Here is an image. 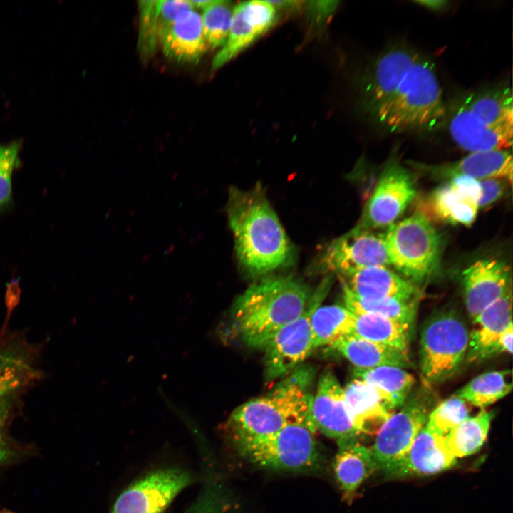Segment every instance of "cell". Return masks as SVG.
<instances>
[{
    "mask_svg": "<svg viewBox=\"0 0 513 513\" xmlns=\"http://www.w3.org/2000/svg\"><path fill=\"white\" fill-rule=\"evenodd\" d=\"M227 216L240 266L260 276L293 262V247L259 183L229 190Z\"/></svg>",
    "mask_w": 513,
    "mask_h": 513,
    "instance_id": "cell-1",
    "label": "cell"
},
{
    "mask_svg": "<svg viewBox=\"0 0 513 513\" xmlns=\"http://www.w3.org/2000/svg\"><path fill=\"white\" fill-rule=\"evenodd\" d=\"M311 295L309 288L292 276L263 279L234 302V329L247 346L263 350L278 331L303 313Z\"/></svg>",
    "mask_w": 513,
    "mask_h": 513,
    "instance_id": "cell-2",
    "label": "cell"
},
{
    "mask_svg": "<svg viewBox=\"0 0 513 513\" xmlns=\"http://www.w3.org/2000/svg\"><path fill=\"white\" fill-rule=\"evenodd\" d=\"M314 377L311 368L299 366L266 395L235 408L227 425L232 440L268 436L293 423L315 428L311 415Z\"/></svg>",
    "mask_w": 513,
    "mask_h": 513,
    "instance_id": "cell-3",
    "label": "cell"
},
{
    "mask_svg": "<svg viewBox=\"0 0 513 513\" xmlns=\"http://www.w3.org/2000/svg\"><path fill=\"white\" fill-rule=\"evenodd\" d=\"M375 114L393 133L430 131L437 128L445 119L446 108L432 64L420 56L393 96Z\"/></svg>",
    "mask_w": 513,
    "mask_h": 513,
    "instance_id": "cell-4",
    "label": "cell"
},
{
    "mask_svg": "<svg viewBox=\"0 0 513 513\" xmlns=\"http://www.w3.org/2000/svg\"><path fill=\"white\" fill-rule=\"evenodd\" d=\"M385 240L390 265L406 280L418 285L437 272L441 239L424 213L415 212L389 226Z\"/></svg>",
    "mask_w": 513,
    "mask_h": 513,
    "instance_id": "cell-5",
    "label": "cell"
},
{
    "mask_svg": "<svg viewBox=\"0 0 513 513\" xmlns=\"http://www.w3.org/2000/svg\"><path fill=\"white\" fill-rule=\"evenodd\" d=\"M316 428L310 424H291L262 437L234 442L239 454L252 463L286 472L318 470L322 457L315 439Z\"/></svg>",
    "mask_w": 513,
    "mask_h": 513,
    "instance_id": "cell-6",
    "label": "cell"
},
{
    "mask_svg": "<svg viewBox=\"0 0 513 513\" xmlns=\"http://www.w3.org/2000/svg\"><path fill=\"white\" fill-rule=\"evenodd\" d=\"M470 331L455 309H443L423 324L420 367L424 379L438 383L454 376L466 361Z\"/></svg>",
    "mask_w": 513,
    "mask_h": 513,
    "instance_id": "cell-7",
    "label": "cell"
},
{
    "mask_svg": "<svg viewBox=\"0 0 513 513\" xmlns=\"http://www.w3.org/2000/svg\"><path fill=\"white\" fill-rule=\"evenodd\" d=\"M328 275L311 295L303 313L278 331L263 348L265 376L276 380L289 375L314 351L311 318L331 286Z\"/></svg>",
    "mask_w": 513,
    "mask_h": 513,
    "instance_id": "cell-8",
    "label": "cell"
},
{
    "mask_svg": "<svg viewBox=\"0 0 513 513\" xmlns=\"http://www.w3.org/2000/svg\"><path fill=\"white\" fill-rule=\"evenodd\" d=\"M390 265L385 234L358 224L327 244L312 268L316 273L341 276Z\"/></svg>",
    "mask_w": 513,
    "mask_h": 513,
    "instance_id": "cell-9",
    "label": "cell"
},
{
    "mask_svg": "<svg viewBox=\"0 0 513 513\" xmlns=\"http://www.w3.org/2000/svg\"><path fill=\"white\" fill-rule=\"evenodd\" d=\"M192 481L191 473L183 469L155 470L123 491L110 513H162Z\"/></svg>",
    "mask_w": 513,
    "mask_h": 513,
    "instance_id": "cell-10",
    "label": "cell"
},
{
    "mask_svg": "<svg viewBox=\"0 0 513 513\" xmlns=\"http://www.w3.org/2000/svg\"><path fill=\"white\" fill-rule=\"evenodd\" d=\"M428 407L426 396L415 395L380 426L370 447L378 468L383 470L409 448L427 423Z\"/></svg>",
    "mask_w": 513,
    "mask_h": 513,
    "instance_id": "cell-11",
    "label": "cell"
},
{
    "mask_svg": "<svg viewBox=\"0 0 513 513\" xmlns=\"http://www.w3.org/2000/svg\"><path fill=\"white\" fill-rule=\"evenodd\" d=\"M415 195L410 172L398 160H391L383 170L358 224L375 230L390 226Z\"/></svg>",
    "mask_w": 513,
    "mask_h": 513,
    "instance_id": "cell-12",
    "label": "cell"
},
{
    "mask_svg": "<svg viewBox=\"0 0 513 513\" xmlns=\"http://www.w3.org/2000/svg\"><path fill=\"white\" fill-rule=\"evenodd\" d=\"M311 415L316 431L336 441L358 439L361 435L348 410L343 388L330 369L323 370L319 377Z\"/></svg>",
    "mask_w": 513,
    "mask_h": 513,
    "instance_id": "cell-13",
    "label": "cell"
},
{
    "mask_svg": "<svg viewBox=\"0 0 513 513\" xmlns=\"http://www.w3.org/2000/svg\"><path fill=\"white\" fill-rule=\"evenodd\" d=\"M466 309L473 321L512 286L511 270L495 257L480 259L462 273Z\"/></svg>",
    "mask_w": 513,
    "mask_h": 513,
    "instance_id": "cell-14",
    "label": "cell"
},
{
    "mask_svg": "<svg viewBox=\"0 0 513 513\" xmlns=\"http://www.w3.org/2000/svg\"><path fill=\"white\" fill-rule=\"evenodd\" d=\"M482 195L480 181L453 176L435 189L427 199L429 213L436 219L452 224L471 225L479 209Z\"/></svg>",
    "mask_w": 513,
    "mask_h": 513,
    "instance_id": "cell-15",
    "label": "cell"
},
{
    "mask_svg": "<svg viewBox=\"0 0 513 513\" xmlns=\"http://www.w3.org/2000/svg\"><path fill=\"white\" fill-rule=\"evenodd\" d=\"M276 9L269 1H248L233 9L230 30L226 43L212 61L217 69L264 34L275 23Z\"/></svg>",
    "mask_w": 513,
    "mask_h": 513,
    "instance_id": "cell-16",
    "label": "cell"
},
{
    "mask_svg": "<svg viewBox=\"0 0 513 513\" xmlns=\"http://www.w3.org/2000/svg\"><path fill=\"white\" fill-rule=\"evenodd\" d=\"M456 462L447 446L446 436L425 425L403 455L383 471L386 477L394 479L428 475L450 469Z\"/></svg>",
    "mask_w": 513,
    "mask_h": 513,
    "instance_id": "cell-17",
    "label": "cell"
},
{
    "mask_svg": "<svg viewBox=\"0 0 513 513\" xmlns=\"http://www.w3.org/2000/svg\"><path fill=\"white\" fill-rule=\"evenodd\" d=\"M453 140L470 152L507 150L512 144L513 124L488 125L461 104L449 122Z\"/></svg>",
    "mask_w": 513,
    "mask_h": 513,
    "instance_id": "cell-18",
    "label": "cell"
},
{
    "mask_svg": "<svg viewBox=\"0 0 513 513\" xmlns=\"http://www.w3.org/2000/svg\"><path fill=\"white\" fill-rule=\"evenodd\" d=\"M343 290L363 298L418 299L416 285L385 266H372L338 276Z\"/></svg>",
    "mask_w": 513,
    "mask_h": 513,
    "instance_id": "cell-19",
    "label": "cell"
},
{
    "mask_svg": "<svg viewBox=\"0 0 513 513\" xmlns=\"http://www.w3.org/2000/svg\"><path fill=\"white\" fill-rule=\"evenodd\" d=\"M160 43L164 54L171 60L199 63L208 49L201 15L195 9L180 14L162 34Z\"/></svg>",
    "mask_w": 513,
    "mask_h": 513,
    "instance_id": "cell-20",
    "label": "cell"
},
{
    "mask_svg": "<svg viewBox=\"0 0 513 513\" xmlns=\"http://www.w3.org/2000/svg\"><path fill=\"white\" fill-rule=\"evenodd\" d=\"M420 56L404 47L393 48L378 59L368 88L369 105L374 113L395 93Z\"/></svg>",
    "mask_w": 513,
    "mask_h": 513,
    "instance_id": "cell-21",
    "label": "cell"
},
{
    "mask_svg": "<svg viewBox=\"0 0 513 513\" xmlns=\"http://www.w3.org/2000/svg\"><path fill=\"white\" fill-rule=\"evenodd\" d=\"M476 327L470 332L466 361L486 360L490 348L512 324V286L493 304L483 310L473 321Z\"/></svg>",
    "mask_w": 513,
    "mask_h": 513,
    "instance_id": "cell-22",
    "label": "cell"
},
{
    "mask_svg": "<svg viewBox=\"0 0 513 513\" xmlns=\"http://www.w3.org/2000/svg\"><path fill=\"white\" fill-rule=\"evenodd\" d=\"M432 177L449 179L456 175L477 180L498 177L512 182V158L507 150L470 152L456 162L426 166Z\"/></svg>",
    "mask_w": 513,
    "mask_h": 513,
    "instance_id": "cell-23",
    "label": "cell"
},
{
    "mask_svg": "<svg viewBox=\"0 0 513 513\" xmlns=\"http://www.w3.org/2000/svg\"><path fill=\"white\" fill-rule=\"evenodd\" d=\"M337 444L334 475L344 497L351 499L378 465L370 447L361 445L357 438L337 440Z\"/></svg>",
    "mask_w": 513,
    "mask_h": 513,
    "instance_id": "cell-24",
    "label": "cell"
},
{
    "mask_svg": "<svg viewBox=\"0 0 513 513\" xmlns=\"http://www.w3.org/2000/svg\"><path fill=\"white\" fill-rule=\"evenodd\" d=\"M343 391L348 410L360 435L376 434L394 413L388 409L375 390L362 380L354 378Z\"/></svg>",
    "mask_w": 513,
    "mask_h": 513,
    "instance_id": "cell-25",
    "label": "cell"
},
{
    "mask_svg": "<svg viewBox=\"0 0 513 513\" xmlns=\"http://www.w3.org/2000/svg\"><path fill=\"white\" fill-rule=\"evenodd\" d=\"M331 347L357 368L395 366L405 369L411 366L408 352L379 344L353 334L341 338Z\"/></svg>",
    "mask_w": 513,
    "mask_h": 513,
    "instance_id": "cell-26",
    "label": "cell"
},
{
    "mask_svg": "<svg viewBox=\"0 0 513 513\" xmlns=\"http://www.w3.org/2000/svg\"><path fill=\"white\" fill-rule=\"evenodd\" d=\"M353 370L354 378L371 385L391 411L400 408L405 404L415 384L414 377L400 367L354 368Z\"/></svg>",
    "mask_w": 513,
    "mask_h": 513,
    "instance_id": "cell-27",
    "label": "cell"
},
{
    "mask_svg": "<svg viewBox=\"0 0 513 513\" xmlns=\"http://www.w3.org/2000/svg\"><path fill=\"white\" fill-rule=\"evenodd\" d=\"M352 334L408 352L413 326L370 314H354Z\"/></svg>",
    "mask_w": 513,
    "mask_h": 513,
    "instance_id": "cell-28",
    "label": "cell"
},
{
    "mask_svg": "<svg viewBox=\"0 0 513 513\" xmlns=\"http://www.w3.org/2000/svg\"><path fill=\"white\" fill-rule=\"evenodd\" d=\"M353 313L338 304L318 306L313 312L311 326L314 349L331 346L341 338L352 334Z\"/></svg>",
    "mask_w": 513,
    "mask_h": 513,
    "instance_id": "cell-29",
    "label": "cell"
},
{
    "mask_svg": "<svg viewBox=\"0 0 513 513\" xmlns=\"http://www.w3.org/2000/svg\"><path fill=\"white\" fill-rule=\"evenodd\" d=\"M462 104L484 124L492 126L513 124L512 95L508 88L473 94Z\"/></svg>",
    "mask_w": 513,
    "mask_h": 513,
    "instance_id": "cell-30",
    "label": "cell"
},
{
    "mask_svg": "<svg viewBox=\"0 0 513 513\" xmlns=\"http://www.w3.org/2000/svg\"><path fill=\"white\" fill-rule=\"evenodd\" d=\"M345 306L354 314H370L413 326L418 299L363 298L343 290Z\"/></svg>",
    "mask_w": 513,
    "mask_h": 513,
    "instance_id": "cell-31",
    "label": "cell"
},
{
    "mask_svg": "<svg viewBox=\"0 0 513 513\" xmlns=\"http://www.w3.org/2000/svg\"><path fill=\"white\" fill-rule=\"evenodd\" d=\"M493 417L492 411L481 409L476 415L468 417L446 436L447 446L456 459L480 450L487 437Z\"/></svg>",
    "mask_w": 513,
    "mask_h": 513,
    "instance_id": "cell-32",
    "label": "cell"
},
{
    "mask_svg": "<svg viewBox=\"0 0 513 513\" xmlns=\"http://www.w3.org/2000/svg\"><path fill=\"white\" fill-rule=\"evenodd\" d=\"M509 370L484 373L472 379L455 395L481 409L496 403L510 393L512 383L507 377Z\"/></svg>",
    "mask_w": 513,
    "mask_h": 513,
    "instance_id": "cell-33",
    "label": "cell"
},
{
    "mask_svg": "<svg viewBox=\"0 0 513 513\" xmlns=\"http://www.w3.org/2000/svg\"><path fill=\"white\" fill-rule=\"evenodd\" d=\"M233 9L227 1L213 0L203 9L202 16L203 35L208 48L223 47L228 38Z\"/></svg>",
    "mask_w": 513,
    "mask_h": 513,
    "instance_id": "cell-34",
    "label": "cell"
},
{
    "mask_svg": "<svg viewBox=\"0 0 513 513\" xmlns=\"http://www.w3.org/2000/svg\"><path fill=\"white\" fill-rule=\"evenodd\" d=\"M139 34L138 50L144 61L155 53L165 26L159 17L157 0L138 1Z\"/></svg>",
    "mask_w": 513,
    "mask_h": 513,
    "instance_id": "cell-35",
    "label": "cell"
},
{
    "mask_svg": "<svg viewBox=\"0 0 513 513\" xmlns=\"http://www.w3.org/2000/svg\"><path fill=\"white\" fill-rule=\"evenodd\" d=\"M36 376V370L22 357L7 350H0V400Z\"/></svg>",
    "mask_w": 513,
    "mask_h": 513,
    "instance_id": "cell-36",
    "label": "cell"
},
{
    "mask_svg": "<svg viewBox=\"0 0 513 513\" xmlns=\"http://www.w3.org/2000/svg\"><path fill=\"white\" fill-rule=\"evenodd\" d=\"M469 413L467 403L454 395L440 403L430 412L425 425L436 434L447 436L470 417Z\"/></svg>",
    "mask_w": 513,
    "mask_h": 513,
    "instance_id": "cell-37",
    "label": "cell"
},
{
    "mask_svg": "<svg viewBox=\"0 0 513 513\" xmlns=\"http://www.w3.org/2000/svg\"><path fill=\"white\" fill-rule=\"evenodd\" d=\"M185 513H235V508L224 485L209 478Z\"/></svg>",
    "mask_w": 513,
    "mask_h": 513,
    "instance_id": "cell-38",
    "label": "cell"
},
{
    "mask_svg": "<svg viewBox=\"0 0 513 513\" xmlns=\"http://www.w3.org/2000/svg\"><path fill=\"white\" fill-rule=\"evenodd\" d=\"M19 148L17 142L0 145V211L11 202V176L19 165Z\"/></svg>",
    "mask_w": 513,
    "mask_h": 513,
    "instance_id": "cell-39",
    "label": "cell"
},
{
    "mask_svg": "<svg viewBox=\"0 0 513 513\" xmlns=\"http://www.w3.org/2000/svg\"><path fill=\"white\" fill-rule=\"evenodd\" d=\"M482 195L479 201V208H485L490 206L504 194L508 184L512 185L504 178L492 177L479 180Z\"/></svg>",
    "mask_w": 513,
    "mask_h": 513,
    "instance_id": "cell-40",
    "label": "cell"
},
{
    "mask_svg": "<svg viewBox=\"0 0 513 513\" xmlns=\"http://www.w3.org/2000/svg\"><path fill=\"white\" fill-rule=\"evenodd\" d=\"M512 338H513V324L509 326L507 329L502 334L494 344L490 348L487 356L486 360L494 357L495 356L503 353H512Z\"/></svg>",
    "mask_w": 513,
    "mask_h": 513,
    "instance_id": "cell-41",
    "label": "cell"
},
{
    "mask_svg": "<svg viewBox=\"0 0 513 513\" xmlns=\"http://www.w3.org/2000/svg\"><path fill=\"white\" fill-rule=\"evenodd\" d=\"M309 12L312 18L318 21L326 19L337 6L338 2L333 1H310L309 2Z\"/></svg>",
    "mask_w": 513,
    "mask_h": 513,
    "instance_id": "cell-42",
    "label": "cell"
},
{
    "mask_svg": "<svg viewBox=\"0 0 513 513\" xmlns=\"http://www.w3.org/2000/svg\"><path fill=\"white\" fill-rule=\"evenodd\" d=\"M11 457L12 451L7 444L5 431L0 425V465L9 460Z\"/></svg>",
    "mask_w": 513,
    "mask_h": 513,
    "instance_id": "cell-43",
    "label": "cell"
},
{
    "mask_svg": "<svg viewBox=\"0 0 513 513\" xmlns=\"http://www.w3.org/2000/svg\"><path fill=\"white\" fill-rule=\"evenodd\" d=\"M415 4L432 10H440L444 8L449 2L442 0H420L415 1Z\"/></svg>",
    "mask_w": 513,
    "mask_h": 513,
    "instance_id": "cell-44",
    "label": "cell"
}]
</instances>
